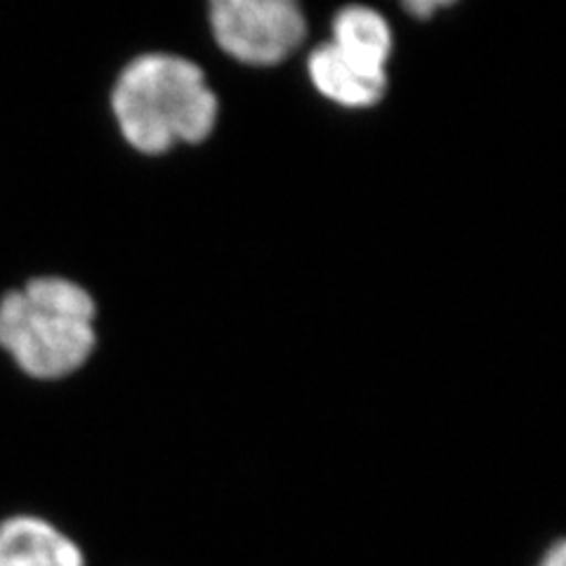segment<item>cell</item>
Wrapping results in <instances>:
<instances>
[{
    "label": "cell",
    "instance_id": "1",
    "mask_svg": "<svg viewBox=\"0 0 566 566\" xmlns=\"http://www.w3.org/2000/svg\"><path fill=\"white\" fill-rule=\"evenodd\" d=\"M93 295L64 276H35L0 297V347L27 376L66 378L97 345Z\"/></svg>",
    "mask_w": 566,
    "mask_h": 566
},
{
    "label": "cell",
    "instance_id": "2",
    "mask_svg": "<svg viewBox=\"0 0 566 566\" xmlns=\"http://www.w3.org/2000/svg\"><path fill=\"white\" fill-rule=\"evenodd\" d=\"M114 116L137 151L164 154L203 142L218 123V97L203 71L177 55H142L114 85Z\"/></svg>",
    "mask_w": 566,
    "mask_h": 566
},
{
    "label": "cell",
    "instance_id": "3",
    "mask_svg": "<svg viewBox=\"0 0 566 566\" xmlns=\"http://www.w3.org/2000/svg\"><path fill=\"white\" fill-rule=\"evenodd\" d=\"M210 27L229 57L255 66L286 60L307 31L303 10L291 0H218Z\"/></svg>",
    "mask_w": 566,
    "mask_h": 566
},
{
    "label": "cell",
    "instance_id": "4",
    "mask_svg": "<svg viewBox=\"0 0 566 566\" xmlns=\"http://www.w3.org/2000/svg\"><path fill=\"white\" fill-rule=\"evenodd\" d=\"M0 566H85L78 543L39 515L0 522Z\"/></svg>",
    "mask_w": 566,
    "mask_h": 566
},
{
    "label": "cell",
    "instance_id": "5",
    "mask_svg": "<svg viewBox=\"0 0 566 566\" xmlns=\"http://www.w3.org/2000/svg\"><path fill=\"white\" fill-rule=\"evenodd\" d=\"M307 66L316 91L347 109L374 106L385 95L387 74L382 69L354 62L331 43L316 48Z\"/></svg>",
    "mask_w": 566,
    "mask_h": 566
},
{
    "label": "cell",
    "instance_id": "6",
    "mask_svg": "<svg viewBox=\"0 0 566 566\" xmlns=\"http://www.w3.org/2000/svg\"><path fill=\"white\" fill-rule=\"evenodd\" d=\"M331 45L354 62L385 71V64L392 55V31L376 10L349 6L335 17Z\"/></svg>",
    "mask_w": 566,
    "mask_h": 566
},
{
    "label": "cell",
    "instance_id": "7",
    "mask_svg": "<svg viewBox=\"0 0 566 566\" xmlns=\"http://www.w3.org/2000/svg\"><path fill=\"white\" fill-rule=\"evenodd\" d=\"M538 566H566V545H564V541H557L555 545L547 547L545 555L538 562Z\"/></svg>",
    "mask_w": 566,
    "mask_h": 566
},
{
    "label": "cell",
    "instance_id": "8",
    "mask_svg": "<svg viewBox=\"0 0 566 566\" xmlns=\"http://www.w3.org/2000/svg\"><path fill=\"white\" fill-rule=\"evenodd\" d=\"M441 6H444V3H422V0H418V3H409L406 8H409L418 17H428V14L437 12Z\"/></svg>",
    "mask_w": 566,
    "mask_h": 566
}]
</instances>
